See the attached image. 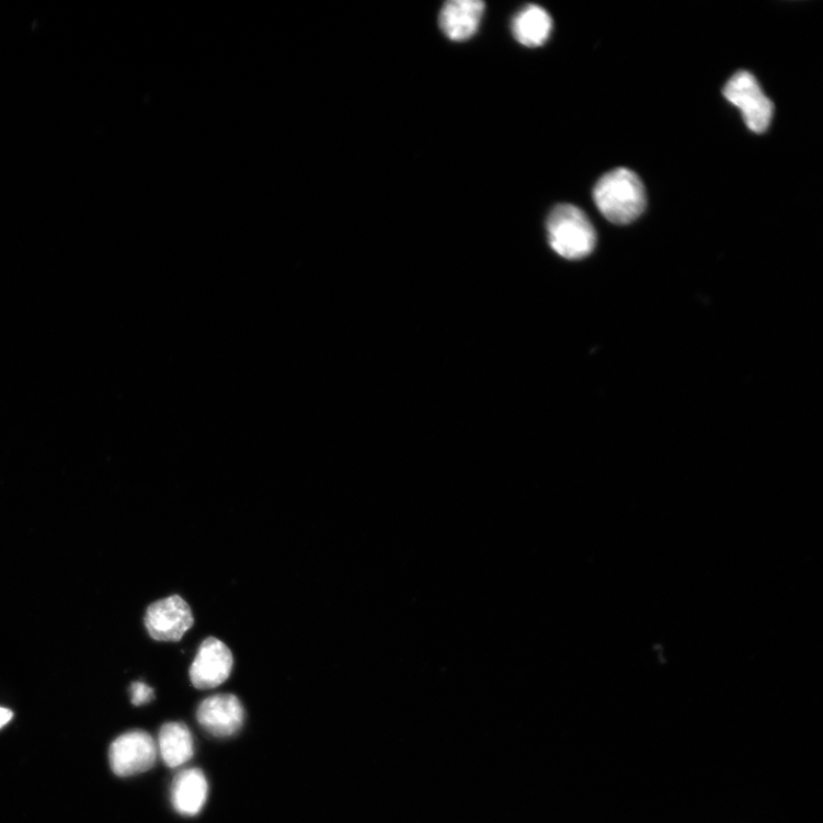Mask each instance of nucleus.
<instances>
[{"instance_id": "f03ea898", "label": "nucleus", "mask_w": 823, "mask_h": 823, "mask_svg": "<svg viewBox=\"0 0 823 823\" xmlns=\"http://www.w3.org/2000/svg\"><path fill=\"white\" fill-rule=\"evenodd\" d=\"M551 249L568 260L591 255L596 247L594 226L582 209L571 204L556 206L547 221Z\"/></svg>"}, {"instance_id": "9b49d317", "label": "nucleus", "mask_w": 823, "mask_h": 823, "mask_svg": "<svg viewBox=\"0 0 823 823\" xmlns=\"http://www.w3.org/2000/svg\"><path fill=\"white\" fill-rule=\"evenodd\" d=\"M158 750L164 763L172 768L192 759L195 752L192 732L183 723H168L159 732Z\"/></svg>"}, {"instance_id": "6e6552de", "label": "nucleus", "mask_w": 823, "mask_h": 823, "mask_svg": "<svg viewBox=\"0 0 823 823\" xmlns=\"http://www.w3.org/2000/svg\"><path fill=\"white\" fill-rule=\"evenodd\" d=\"M485 4L480 0H453L439 14V25L449 39L464 42L472 37L482 21Z\"/></svg>"}, {"instance_id": "423d86ee", "label": "nucleus", "mask_w": 823, "mask_h": 823, "mask_svg": "<svg viewBox=\"0 0 823 823\" xmlns=\"http://www.w3.org/2000/svg\"><path fill=\"white\" fill-rule=\"evenodd\" d=\"M232 667L233 656L229 648L216 637H208L197 651L190 671L191 681L203 691L216 688L229 678Z\"/></svg>"}, {"instance_id": "7ed1b4c3", "label": "nucleus", "mask_w": 823, "mask_h": 823, "mask_svg": "<svg viewBox=\"0 0 823 823\" xmlns=\"http://www.w3.org/2000/svg\"><path fill=\"white\" fill-rule=\"evenodd\" d=\"M724 96L742 113L748 128L757 135L771 125L775 107L748 71L734 73L724 88Z\"/></svg>"}, {"instance_id": "ddd939ff", "label": "nucleus", "mask_w": 823, "mask_h": 823, "mask_svg": "<svg viewBox=\"0 0 823 823\" xmlns=\"http://www.w3.org/2000/svg\"><path fill=\"white\" fill-rule=\"evenodd\" d=\"M13 719V712L10 709L0 707V729L8 725Z\"/></svg>"}, {"instance_id": "39448f33", "label": "nucleus", "mask_w": 823, "mask_h": 823, "mask_svg": "<svg viewBox=\"0 0 823 823\" xmlns=\"http://www.w3.org/2000/svg\"><path fill=\"white\" fill-rule=\"evenodd\" d=\"M110 757L116 776L140 775L148 771L156 763V742L145 731H132L114 741Z\"/></svg>"}, {"instance_id": "1a4fd4ad", "label": "nucleus", "mask_w": 823, "mask_h": 823, "mask_svg": "<svg viewBox=\"0 0 823 823\" xmlns=\"http://www.w3.org/2000/svg\"><path fill=\"white\" fill-rule=\"evenodd\" d=\"M208 795V785L198 768L184 769L172 785V804L183 815H196L204 808Z\"/></svg>"}, {"instance_id": "0eeeda50", "label": "nucleus", "mask_w": 823, "mask_h": 823, "mask_svg": "<svg viewBox=\"0 0 823 823\" xmlns=\"http://www.w3.org/2000/svg\"><path fill=\"white\" fill-rule=\"evenodd\" d=\"M199 725L210 735L228 738L242 729L244 707L233 695H217L205 699L197 709Z\"/></svg>"}, {"instance_id": "20e7f679", "label": "nucleus", "mask_w": 823, "mask_h": 823, "mask_svg": "<svg viewBox=\"0 0 823 823\" xmlns=\"http://www.w3.org/2000/svg\"><path fill=\"white\" fill-rule=\"evenodd\" d=\"M151 639L158 642H179L194 626L191 606L178 595L152 603L145 616Z\"/></svg>"}, {"instance_id": "f257e3e1", "label": "nucleus", "mask_w": 823, "mask_h": 823, "mask_svg": "<svg viewBox=\"0 0 823 823\" xmlns=\"http://www.w3.org/2000/svg\"><path fill=\"white\" fill-rule=\"evenodd\" d=\"M594 199L601 214L615 225H629L647 207L642 180L629 169L619 168L604 174L595 185Z\"/></svg>"}, {"instance_id": "f8f14e48", "label": "nucleus", "mask_w": 823, "mask_h": 823, "mask_svg": "<svg viewBox=\"0 0 823 823\" xmlns=\"http://www.w3.org/2000/svg\"><path fill=\"white\" fill-rule=\"evenodd\" d=\"M132 704L141 706L153 699V689L145 683L136 682L130 685Z\"/></svg>"}, {"instance_id": "9d476101", "label": "nucleus", "mask_w": 823, "mask_h": 823, "mask_svg": "<svg viewBox=\"0 0 823 823\" xmlns=\"http://www.w3.org/2000/svg\"><path fill=\"white\" fill-rule=\"evenodd\" d=\"M552 31V20L549 13L538 7L528 5L522 9L513 21L514 37L524 46L537 47L544 45Z\"/></svg>"}]
</instances>
